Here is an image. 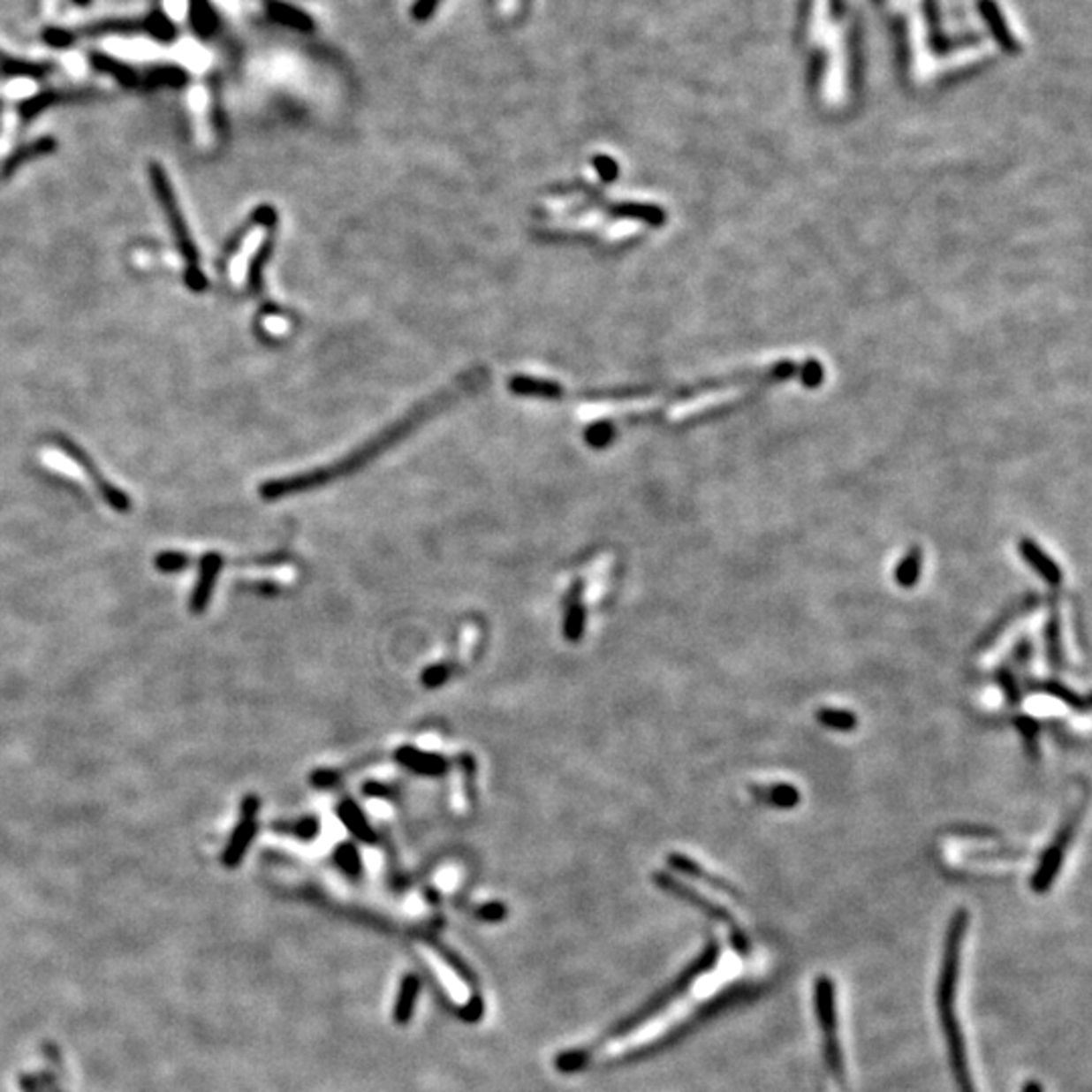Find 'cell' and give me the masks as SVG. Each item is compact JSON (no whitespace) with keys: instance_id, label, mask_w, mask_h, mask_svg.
Here are the masks:
<instances>
[{"instance_id":"1","label":"cell","mask_w":1092,"mask_h":1092,"mask_svg":"<svg viewBox=\"0 0 1092 1092\" xmlns=\"http://www.w3.org/2000/svg\"><path fill=\"white\" fill-rule=\"evenodd\" d=\"M967 929L969 910L961 906L955 910L947 925V933H944L943 941L939 979H937V1012H939V1024L944 1044H947L951 1073H953L957 1092H977L975 1082H973L971 1076L965 1035L955 1013L959 973H961V953Z\"/></svg>"},{"instance_id":"2","label":"cell","mask_w":1092,"mask_h":1092,"mask_svg":"<svg viewBox=\"0 0 1092 1092\" xmlns=\"http://www.w3.org/2000/svg\"><path fill=\"white\" fill-rule=\"evenodd\" d=\"M466 384H467V379H464V383H458V387L451 389V391H447V393H444V395H439L436 401L427 403L425 407H421L419 411L413 413V415L405 419V421H401V423L395 425V427H391V429H393V431L383 433L379 439L370 441L367 447H362L360 451H356V453L350 455V458L342 459L338 466L328 467V470H318V472L306 474V475H298V478L269 482V484L262 486V498H265V500L282 498V496H290L293 492H298V489H307V488H314V486H322V484H324V482L334 480V475H340V474H345V472L354 470V467H359L360 464H364V459L370 458V455H375L376 451H381L383 450L381 444H389V441L403 437L405 433L411 431V427H415L417 423H421L423 419L429 415L433 409L441 407V405L447 403V398L453 397V395H458L459 391H464Z\"/></svg>"},{"instance_id":"3","label":"cell","mask_w":1092,"mask_h":1092,"mask_svg":"<svg viewBox=\"0 0 1092 1092\" xmlns=\"http://www.w3.org/2000/svg\"><path fill=\"white\" fill-rule=\"evenodd\" d=\"M771 990V985L769 983H759V982H739L732 985H726L723 991L714 993L710 999L702 1001V1004L696 1005L694 1010H692L688 1016L684 1020L678 1021L676 1026H671L670 1030L662 1032L657 1038L649 1040L648 1044H643L640 1050H635V1054H648L654 1052V1050H660L664 1046H671V1042H678L686 1038V1035L692 1034L696 1030V1028L709 1024L710 1020L723 1016V1013L734 1010V1007L753 1004V1001L761 999L765 993Z\"/></svg>"},{"instance_id":"4","label":"cell","mask_w":1092,"mask_h":1092,"mask_svg":"<svg viewBox=\"0 0 1092 1092\" xmlns=\"http://www.w3.org/2000/svg\"><path fill=\"white\" fill-rule=\"evenodd\" d=\"M720 957H723V947H720V943L717 939H710L704 944V949L696 955L694 961H690L688 967H686L680 975L674 979V982L664 987L657 996L649 999L648 1004L643 1005L640 1012H635L632 1018L623 1021L619 1030L615 1032V1038H623V1035L633 1034L635 1030H640L643 1024H648L649 1020H654L657 1013H662L666 1007L676 1004L678 999L692 990V985H694L700 977L709 975V973L717 967Z\"/></svg>"},{"instance_id":"5","label":"cell","mask_w":1092,"mask_h":1092,"mask_svg":"<svg viewBox=\"0 0 1092 1092\" xmlns=\"http://www.w3.org/2000/svg\"><path fill=\"white\" fill-rule=\"evenodd\" d=\"M811 997H814V1012L815 1020L822 1030V1052L823 1064L828 1068L830 1076L838 1084L846 1082V1064H844V1050L842 1040H839V1020H838V990L836 982L830 975H817L811 987Z\"/></svg>"},{"instance_id":"6","label":"cell","mask_w":1092,"mask_h":1092,"mask_svg":"<svg viewBox=\"0 0 1092 1092\" xmlns=\"http://www.w3.org/2000/svg\"><path fill=\"white\" fill-rule=\"evenodd\" d=\"M1081 822V809L1073 811L1066 817V822L1060 825V830L1056 831V836L1050 846L1046 848V852L1042 853L1038 866H1035V870L1032 874L1030 886L1035 894H1046L1050 888L1054 886L1056 878H1058V874L1062 870L1064 858H1066L1070 844H1073L1074 834H1076V825Z\"/></svg>"},{"instance_id":"7","label":"cell","mask_w":1092,"mask_h":1092,"mask_svg":"<svg viewBox=\"0 0 1092 1092\" xmlns=\"http://www.w3.org/2000/svg\"><path fill=\"white\" fill-rule=\"evenodd\" d=\"M654 884L660 888V891L666 892V894L676 896L678 900L686 902V905L694 906L704 916H709V919L720 922V925H726L728 929L739 927V922L734 921L732 913L726 906L710 900L709 896L700 894L696 888H692V886L686 884V882L674 878V876H671V874H668V872H656L654 874Z\"/></svg>"},{"instance_id":"8","label":"cell","mask_w":1092,"mask_h":1092,"mask_svg":"<svg viewBox=\"0 0 1092 1092\" xmlns=\"http://www.w3.org/2000/svg\"><path fill=\"white\" fill-rule=\"evenodd\" d=\"M259 808H262V801H259L257 795L249 793L243 797L239 823L235 825L233 834H231L229 842H227V848L225 852H223V864H225L227 868L239 866L245 852H247L249 848V844L255 839L257 828H259V822H257Z\"/></svg>"},{"instance_id":"9","label":"cell","mask_w":1092,"mask_h":1092,"mask_svg":"<svg viewBox=\"0 0 1092 1092\" xmlns=\"http://www.w3.org/2000/svg\"><path fill=\"white\" fill-rule=\"evenodd\" d=\"M666 862H668V866L671 868V870L680 872L682 876L690 878V880L702 882V884L714 888V891L732 896V899H740V896H743V894H740L739 888L732 884V882H728L726 878L717 876V874L709 872L704 866H700L696 860H692L690 856H686V853L671 852V853H668Z\"/></svg>"},{"instance_id":"10","label":"cell","mask_w":1092,"mask_h":1092,"mask_svg":"<svg viewBox=\"0 0 1092 1092\" xmlns=\"http://www.w3.org/2000/svg\"><path fill=\"white\" fill-rule=\"evenodd\" d=\"M223 569V557L219 552H207L205 557L201 558L199 565V577L197 583H194V591L191 595V601H188V607H191V611L194 615H202L207 611L209 601L213 597L216 579H219V573Z\"/></svg>"},{"instance_id":"11","label":"cell","mask_w":1092,"mask_h":1092,"mask_svg":"<svg viewBox=\"0 0 1092 1092\" xmlns=\"http://www.w3.org/2000/svg\"><path fill=\"white\" fill-rule=\"evenodd\" d=\"M1018 550L1024 561L1032 566V569L1038 573V575L1046 580L1050 587H1060L1064 580V573L1060 569V565L1054 561L1052 557L1048 555V552L1042 549V546L1034 541V538L1024 536L1018 544Z\"/></svg>"},{"instance_id":"12","label":"cell","mask_w":1092,"mask_h":1092,"mask_svg":"<svg viewBox=\"0 0 1092 1092\" xmlns=\"http://www.w3.org/2000/svg\"><path fill=\"white\" fill-rule=\"evenodd\" d=\"M1038 605H1040V597H1038V595H1035V593H1030V595H1026V597H1021V599L1018 601V603H1013V605L1007 607L1005 611L1001 613L999 618H997L996 621H993L990 627L985 629L983 635L979 637V640H977V648H979V649L990 648L993 641H997V637H999L1001 633H1004L1007 627L1013 626V621H1018L1020 618H1024V615H1028L1030 611H1034V609L1038 607Z\"/></svg>"},{"instance_id":"13","label":"cell","mask_w":1092,"mask_h":1092,"mask_svg":"<svg viewBox=\"0 0 1092 1092\" xmlns=\"http://www.w3.org/2000/svg\"><path fill=\"white\" fill-rule=\"evenodd\" d=\"M265 237H268L265 225H255L247 235H245L239 251H237L229 263V276H231V282H233L235 285L245 284V279H247V273H249V262L257 254V249L262 247Z\"/></svg>"},{"instance_id":"14","label":"cell","mask_w":1092,"mask_h":1092,"mask_svg":"<svg viewBox=\"0 0 1092 1092\" xmlns=\"http://www.w3.org/2000/svg\"><path fill=\"white\" fill-rule=\"evenodd\" d=\"M423 959L427 961V967H429L433 973H436L437 982L445 987L447 996L453 1001V1004L458 1005H466L467 1001H470V990L461 983V979L455 975V971L450 967V965L441 961V959L433 953L429 949H423Z\"/></svg>"},{"instance_id":"15","label":"cell","mask_w":1092,"mask_h":1092,"mask_svg":"<svg viewBox=\"0 0 1092 1092\" xmlns=\"http://www.w3.org/2000/svg\"><path fill=\"white\" fill-rule=\"evenodd\" d=\"M395 759L401 762L403 767H407L409 771L419 773V775L437 777L447 771V761L441 757V755L423 753V751H419V748H411V747L398 748V751L395 753Z\"/></svg>"},{"instance_id":"16","label":"cell","mask_w":1092,"mask_h":1092,"mask_svg":"<svg viewBox=\"0 0 1092 1092\" xmlns=\"http://www.w3.org/2000/svg\"><path fill=\"white\" fill-rule=\"evenodd\" d=\"M748 791L757 797L759 803H765L775 809H793L801 801L800 789L791 783H773V785H748Z\"/></svg>"},{"instance_id":"17","label":"cell","mask_w":1092,"mask_h":1092,"mask_svg":"<svg viewBox=\"0 0 1092 1092\" xmlns=\"http://www.w3.org/2000/svg\"><path fill=\"white\" fill-rule=\"evenodd\" d=\"M1044 637H1046V656H1048V664L1050 668L1054 671H1062L1066 668V657H1064V646H1062V618H1060V609L1058 605H1052V611H1050V618L1046 623L1044 629Z\"/></svg>"},{"instance_id":"18","label":"cell","mask_w":1092,"mask_h":1092,"mask_svg":"<svg viewBox=\"0 0 1092 1092\" xmlns=\"http://www.w3.org/2000/svg\"><path fill=\"white\" fill-rule=\"evenodd\" d=\"M1028 688L1032 692H1040V694L1058 698L1076 712H1088V700L1060 680H1028Z\"/></svg>"},{"instance_id":"19","label":"cell","mask_w":1092,"mask_h":1092,"mask_svg":"<svg viewBox=\"0 0 1092 1092\" xmlns=\"http://www.w3.org/2000/svg\"><path fill=\"white\" fill-rule=\"evenodd\" d=\"M922 558H925V555H922L921 546H910L906 555L902 557V561L896 565L894 583L902 587V589H913V587L919 585L922 573Z\"/></svg>"},{"instance_id":"20","label":"cell","mask_w":1092,"mask_h":1092,"mask_svg":"<svg viewBox=\"0 0 1092 1092\" xmlns=\"http://www.w3.org/2000/svg\"><path fill=\"white\" fill-rule=\"evenodd\" d=\"M579 595H580V583H577L571 589V595L566 597V609H565L563 632H565L566 640L573 643H577L585 632V609L583 605H580Z\"/></svg>"},{"instance_id":"21","label":"cell","mask_w":1092,"mask_h":1092,"mask_svg":"<svg viewBox=\"0 0 1092 1092\" xmlns=\"http://www.w3.org/2000/svg\"><path fill=\"white\" fill-rule=\"evenodd\" d=\"M338 815L342 819V823H345L356 838L362 839V842H375V831L373 828H370L367 817H364L360 808L354 801H350V800L342 801L338 808Z\"/></svg>"},{"instance_id":"22","label":"cell","mask_w":1092,"mask_h":1092,"mask_svg":"<svg viewBox=\"0 0 1092 1092\" xmlns=\"http://www.w3.org/2000/svg\"><path fill=\"white\" fill-rule=\"evenodd\" d=\"M815 718L819 724H823L825 728H830V731H838V732H852V731H856V726H858V717L852 710L819 709L815 712Z\"/></svg>"},{"instance_id":"23","label":"cell","mask_w":1092,"mask_h":1092,"mask_svg":"<svg viewBox=\"0 0 1092 1092\" xmlns=\"http://www.w3.org/2000/svg\"><path fill=\"white\" fill-rule=\"evenodd\" d=\"M1013 726L1018 728L1021 739H1024L1026 745V755H1030L1032 759L1040 757V731L1042 726L1035 718L1032 717H1024V714H1020V717L1013 718Z\"/></svg>"},{"instance_id":"24","label":"cell","mask_w":1092,"mask_h":1092,"mask_svg":"<svg viewBox=\"0 0 1092 1092\" xmlns=\"http://www.w3.org/2000/svg\"><path fill=\"white\" fill-rule=\"evenodd\" d=\"M273 830L279 831V834H288V836L300 838V839H312V838L318 836L320 822H318L316 817L310 815V817H304V819H300V822H293V823H288V822L273 823Z\"/></svg>"},{"instance_id":"25","label":"cell","mask_w":1092,"mask_h":1092,"mask_svg":"<svg viewBox=\"0 0 1092 1092\" xmlns=\"http://www.w3.org/2000/svg\"><path fill=\"white\" fill-rule=\"evenodd\" d=\"M334 860L336 864L342 868V872L348 874V876H359L362 870L360 853L354 844H340L334 853Z\"/></svg>"},{"instance_id":"26","label":"cell","mask_w":1092,"mask_h":1092,"mask_svg":"<svg viewBox=\"0 0 1092 1092\" xmlns=\"http://www.w3.org/2000/svg\"><path fill=\"white\" fill-rule=\"evenodd\" d=\"M154 566H156L160 573L172 575V573H180V571L188 569V566H191V557L178 550H166V552H160V555L154 558Z\"/></svg>"},{"instance_id":"27","label":"cell","mask_w":1092,"mask_h":1092,"mask_svg":"<svg viewBox=\"0 0 1092 1092\" xmlns=\"http://www.w3.org/2000/svg\"><path fill=\"white\" fill-rule=\"evenodd\" d=\"M996 682L999 684V688L1004 690V696L1007 700V704L1010 706H1018L1021 702V688L1016 674H1013V670H1010L1007 666L999 668L996 671Z\"/></svg>"},{"instance_id":"28","label":"cell","mask_w":1092,"mask_h":1092,"mask_svg":"<svg viewBox=\"0 0 1092 1092\" xmlns=\"http://www.w3.org/2000/svg\"><path fill=\"white\" fill-rule=\"evenodd\" d=\"M191 23L199 34H207L213 29V15L209 11L207 0H191Z\"/></svg>"},{"instance_id":"29","label":"cell","mask_w":1092,"mask_h":1092,"mask_svg":"<svg viewBox=\"0 0 1092 1092\" xmlns=\"http://www.w3.org/2000/svg\"><path fill=\"white\" fill-rule=\"evenodd\" d=\"M415 993H417L415 977H407V982L403 983V990H401V1001H398L397 1010H395V1018L398 1021H405L409 1018L413 1001H415Z\"/></svg>"},{"instance_id":"30","label":"cell","mask_w":1092,"mask_h":1092,"mask_svg":"<svg viewBox=\"0 0 1092 1092\" xmlns=\"http://www.w3.org/2000/svg\"><path fill=\"white\" fill-rule=\"evenodd\" d=\"M451 678V666H447V664H437V666L427 668L421 674V682L425 688H439V686H444L447 680Z\"/></svg>"},{"instance_id":"31","label":"cell","mask_w":1092,"mask_h":1092,"mask_svg":"<svg viewBox=\"0 0 1092 1092\" xmlns=\"http://www.w3.org/2000/svg\"><path fill=\"white\" fill-rule=\"evenodd\" d=\"M728 939H731V947L734 949V953L740 957H747L751 953V941H748L747 933L740 927H734L728 930Z\"/></svg>"},{"instance_id":"32","label":"cell","mask_w":1092,"mask_h":1092,"mask_svg":"<svg viewBox=\"0 0 1092 1092\" xmlns=\"http://www.w3.org/2000/svg\"><path fill=\"white\" fill-rule=\"evenodd\" d=\"M148 27H150V31H152L154 37H158V39H171L172 37L171 23H168V20H164L160 15H154L150 19Z\"/></svg>"},{"instance_id":"33","label":"cell","mask_w":1092,"mask_h":1092,"mask_svg":"<svg viewBox=\"0 0 1092 1092\" xmlns=\"http://www.w3.org/2000/svg\"><path fill=\"white\" fill-rule=\"evenodd\" d=\"M336 779H338V777H336L332 771H316L312 775L314 787H320V789L332 787V783H336Z\"/></svg>"},{"instance_id":"34","label":"cell","mask_w":1092,"mask_h":1092,"mask_svg":"<svg viewBox=\"0 0 1092 1092\" xmlns=\"http://www.w3.org/2000/svg\"><path fill=\"white\" fill-rule=\"evenodd\" d=\"M1030 656H1032V641L1028 640V637H1024V640H1021L1016 646V649H1013V657H1016V662L1026 664L1028 660H1030Z\"/></svg>"},{"instance_id":"35","label":"cell","mask_w":1092,"mask_h":1092,"mask_svg":"<svg viewBox=\"0 0 1092 1092\" xmlns=\"http://www.w3.org/2000/svg\"><path fill=\"white\" fill-rule=\"evenodd\" d=\"M265 328H268V330L273 334H285L288 332V322H285L284 318L269 316L268 320H265Z\"/></svg>"},{"instance_id":"36","label":"cell","mask_w":1092,"mask_h":1092,"mask_svg":"<svg viewBox=\"0 0 1092 1092\" xmlns=\"http://www.w3.org/2000/svg\"><path fill=\"white\" fill-rule=\"evenodd\" d=\"M482 916H486L489 921H498L504 916V908L500 905H488L480 910Z\"/></svg>"},{"instance_id":"37","label":"cell","mask_w":1092,"mask_h":1092,"mask_svg":"<svg viewBox=\"0 0 1092 1092\" xmlns=\"http://www.w3.org/2000/svg\"><path fill=\"white\" fill-rule=\"evenodd\" d=\"M1021 1092H1044V1087H1042L1040 1081H1035V1078H1032V1081H1026L1024 1082V1087H1021Z\"/></svg>"},{"instance_id":"38","label":"cell","mask_w":1092,"mask_h":1092,"mask_svg":"<svg viewBox=\"0 0 1092 1092\" xmlns=\"http://www.w3.org/2000/svg\"><path fill=\"white\" fill-rule=\"evenodd\" d=\"M77 3H80V4H86V3H87V0H77Z\"/></svg>"}]
</instances>
